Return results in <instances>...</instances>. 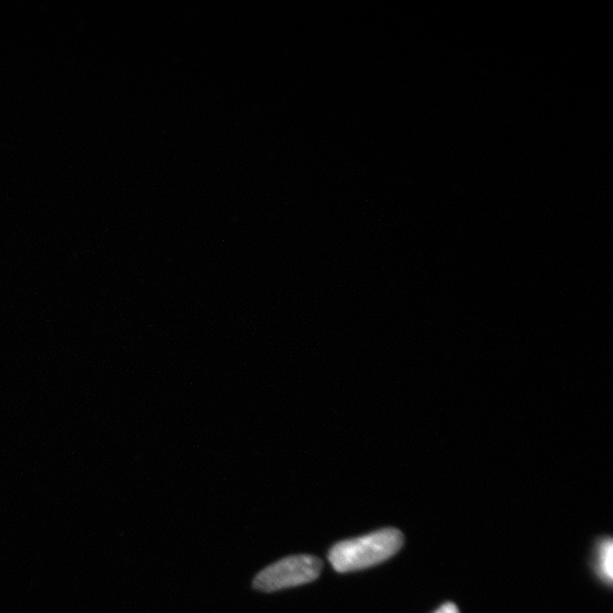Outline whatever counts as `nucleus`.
I'll list each match as a JSON object with an SVG mask.
<instances>
[{
	"instance_id": "f257e3e1",
	"label": "nucleus",
	"mask_w": 613,
	"mask_h": 613,
	"mask_svg": "<svg viewBox=\"0 0 613 613\" xmlns=\"http://www.w3.org/2000/svg\"><path fill=\"white\" fill-rule=\"evenodd\" d=\"M405 537L396 528L357 537L335 544L329 554L331 565L338 573L363 570L382 564L402 548Z\"/></svg>"
},
{
	"instance_id": "f03ea898",
	"label": "nucleus",
	"mask_w": 613,
	"mask_h": 613,
	"mask_svg": "<svg viewBox=\"0 0 613 613\" xmlns=\"http://www.w3.org/2000/svg\"><path fill=\"white\" fill-rule=\"evenodd\" d=\"M322 568L321 559L308 554L288 557L260 571L254 587L262 592H276L305 585L316 581Z\"/></svg>"
},
{
	"instance_id": "7ed1b4c3",
	"label": "nucleus",
	"mask_w": 613,
	"mask_h": 613,
	"mask_svg": "<svg viewBox=\"0 0 613 613\" xmlns=\"http://www.w3.org/2000/svg\"><path fill=\"white\" fill-rule=\"evenodd\" d=\"M596 554V571L602 581L610 585L613 579V543L610 537L600 542Z\"/></svg>"
},
{
	"instance_id": "20e7f679",
	"label": "nucleus",
	"mask_w": 613,
	"mask_h": 613,
	"mask_svg": "<svg viewBox=\"0 0 613 613\" xmlns=\"http://www.w3.org/2000/svg\"><path fill=\"white\" fill-rule=\"evenodd\" d=\"M435 613H459L458 608L455 606V604L452 603H447L444 604V606H442L438 611H436Z\"/></svg>"
}]
</instances>
